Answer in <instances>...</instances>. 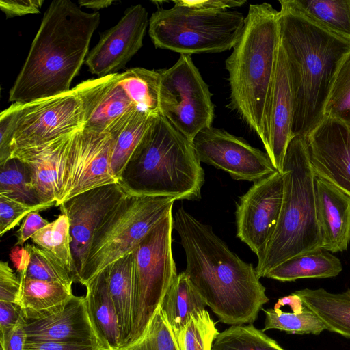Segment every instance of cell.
<instances>
[{"label":"cell","mask_w":350,"mask_h":350,"mask_svg":"<svg viewBox=\"0 0 350 350\" xmlns=\"http://www.w3.org/2000/svg\"><path fill=\"white\" fill-rule=\"evenodd\" d=\"M174 228L185 253V272L219 321L230 325L254 322L269 298L252 264L183 207L175 213Z\"/></svg>","instance_id":"6da1fadb"},{"label":"cell","mask_w":350,"mask_h":350,"mask_svg":"<svg viewBox=\"0 0 350 350\" xmlns=\"http://www.w3.org/2000/svg\"><path fill=\"white\" fill-rule=\"evenodd\" d=\"M99 23L98 12H84L70 0L53 1L10 91L9 101L28 103L71 90Z\"/></svg>","instance_id":"7a4b0ae2"},{"label":"cell","mask_w":350,"mask_h":350,"mask_svg":"<svg viewBox=\"0 0 350 350\" xmlns=\"http://www.w3.org/2000/svg\"><path fill=\"white\" fill-rule=\"evenodd\" d=\"M280 43L285 52L294 102L292 135L306 137L325 118L337 71L350 53V40L335 35L287 7L282 0Z\"/></svg>","instance_id":"3957f363"},{"label":"cell","mask_w":350,"mask_h":350,"mask_svg":"<svg viewBox=\"0 0 350 350\" xmlns=\"http://www.w3.org/2000/svg\"><path fill=\"white\" fill-rule=\"evenodd\" d=\"M280 13L268 3L250 4L241 34L226 60L228 107L267 146V116L280 42Z\"/></svg>","instance_id":"277c9868"},{"label":"cell","mask_w":350,"mask_h":350,"mask_svg":"<svg viewBox=\"0 0 350 350\" xmlns=\"http://www.w3.org/2000/svg\"><path fill=\"white\" fill-rule=\"evenodd\" d=\"M193 142L161 114L130 157L120 178L129 192L199 200L204 172Z\"/></svg>","instance_id":"5b68a950"},{"label":"cell","mask_w":350,"mask_h":350,"mask_svg":"<svg viewBox=\"0 0 350 350\" xmlns=\"http://www.w3.org/2000/svg\"><path fill=\"white\" fill-rule=\"evenodd\" d=\"M284 193L279 220L267 248L258 259L257 276L297 255L322 248L317 219L314 173L304 137L293 136L283 163Z\"/></svg>","instance_id":"8992f818"},{"label":"cell","mask_w":350,"mask_h":350,"mask_svg":"<svg viewBox=\"0 0 350 350\" xmlns=\"http://www.w3.org/2000/svg\"><path fill=\"white\" fill-rule=\"evenodd\" d=\"M245 19V16L236 10L174 5L152 14L148 33L156 48L180 55L217 53L234 47L243 31Z\"/></svg>","instance_id":"52a82bcc"},{"label":"cell","mask_w":350,"mask_h":350,"mask_svg":"<svg viewBox=\"0 0 350 350\" xmlns=\"http://www.w3.org/2000/svg\"><path fill=\"white\" fill-rule=\"evenodd\" d=\"M174 198L129 192L95 232L80 284L84 286L109 265L132 252L170 211Z\"/></svg>","instance_id":"ba28073f"},{"label":"cell","mask_w":350,"mask_h":350,"mask_svg":"<svg viewBox=\"0 0 350 350\" xmlns=\"http://www.w3.org/2000/svg\"><path fill=\"white\" fill-rule=\"evenodd\" d=\"M173 228L172 211L150 230L132 252L134 261L133 317L131 332L126 345L143 334L178 275L172 254Z\"/></svg>","instance_id":"9c48e42d"},{"label":"cell","mask_w":350,"mask_h":350,"mask_svg":"<svg viewBox=\"0 0 350 350\" xmlns=\"http://www.w3.org/2000/svg\"><path fill=\"white\" fill-rule=\"evenodd\" d=\"M159 72L161 114L193 142L212 126L214 105L208 86L189 55H180L172 66Z\"/></svg>","instance_id":"30bf717a"},{"label":"cell","mask_w":350,"mask_h":350,"mask_svg":"<svg viewBox=\"0 0 350 350\" xmlns=\"http://www.w3.org/2000/svg\"><path fill=\"white\" fill-rule=\"evenodd\" d=\"M82 128V107L72 88L56 96L19 103L10 144L11 155L45 146Z\"/></svg>","instance_id":"8fae6325"},{"label":"cell","mask_w":350,"mask_h":350,"mask_svg":"<svg viewBox=\"0 0 350 350\" xmlns=\"http://www.w3.org/2000/svg\"><path fill=\"white\" fill-rule=\"evenodd\" d=\"M122 118L106 131L82 128L71 136L64 188L57 206L88 190L120 182L111 170V159Z\"/></svg>","instance_id":"7c38bea8"},{"label":"cell","mask_w":350,"mask_h":350,"mask_svg":"<svg viewBox=\"0 0 350 350\" xmlns=\"http://www.w3.org/2000/svg\"><path fill=\"white\" fill-rule=\"evenodd\" d=\"M284 172L254 183L236 206L237 237L259 259L275 230L282 204Z\"/></svg>","instance_id":"4fadbf2b"},{"label":"cell","mask_w":350,"mask_h":350,"mask_svg":"<svg viewBox=\"0 0 350 350\" xmlns=\"http://www.w3.org/2000/svg\"><path fill=\"white\" fill-rule=\"evenodd\" d=\"M127 193L118 182L88 190L59 205L70 223L75 282H81L95 232Z\"/></svg>","instance_id":"5bb4252c"},{"label":"cell","mask_w":350,"mask_h":350,"mask_svg":"<svg viewBox=\"0 0 350 350\" xmlns=\"http://www.w3.org/2000/svg\"><path fill=\"white\" fill-rule=\"evenodd\" d=\"M193 145L200 162L224 170L235 180L255 183L277 171L267 152L223 129H204Z\"/></svg>","instance_id":"9a60e30c"},{"label":"cell","mask_w":350,"mask_h":350,"mask_svg":"<svg viewBox=\"0 0 350 350\" xmlns=\"http://www.w3.org/2000/svg\"><path fill=\"white\" fill-rule=\"evenodd\" d=\"M149 25L148 12L140 4L128 8L118 23L105 31L88 53L89 71L100 77L117 73L143 45Z\"/></svg>","instance_id":"2e32d148"},{"label":"cell","mask_w":350,"mask_h":350,"mask_svg":"<svg viewBox=\"0 0 350 350\" xmlns=\"http://www.w3.org/2000/svg\"><path fill=\"white\" fill-rule=\"evenodd\" d=\"M304 138L314 175L350 196V127L325 117Z\"/></svg>","instance_id":"e0dca14e"},{"label":"cell","mask_w":350,"mask_h":350,"mask_svg":"<svg viewBox=\"0 0 350 350\" xmlns=\"http://www.w3.org/2000/svg\"><path fill=\"white\" fill-rule=\"evenodd\" d=\"M24 327L27 340L88 345L107 350L91 319L85 296L73 295L56 312L25 321Z\"/></svg>","instance_id":"ac0fdd59"},{"label":"cell","mask_w":350,"mask_h":350,"mask_svg":"<svg viewBox=\"0 0 350 350\" xmlns=\"http://www.w3.org/2000/svg\"><path fill=\"white\" fill-rule=\"evenodd\" d=\"M294 102L287 58L280 42L267 116V146L273 165L282 172L288 145L293 137Z\"/></svg>","instance_id":"d6986e66"},{"label":"cell","mask_w":350,"mask_h":350,"mask_svg":"<svg viewBox=\"0 0 350 350\" xmlns=\"http://www.w3.org/2000/svg\"><path fill=\"white\" fill-rule=\"evenodd\" d=\"M72 135L11 155V158L18 159L25 165L29 187L40 204L55 203L58 206L64 191L68 152Z\"/></svg>","instance_id":"ffe728a7"},{"label":"cell","mask_w":350,"mask_h":350,"mask_svg":"<svg viewBox=\"0 0 350 350\" xmlns=\"http://www.w3.org/2000/svg\"><path fill=\"white\" fill-rule=\"evenodd\" d=\"M114 73L81 81L72 89L81 102L83 129L104 131L126 113L137 109Z\"/></svg>","instance_id":"44dd1931"},{"label":"cell","mask_w":350,"mask_h":350,"mask_svg":"<svg viewBox=\"0 0 350 350\" xmlns=\"http://www.w3.org/2000/svg\"><path fill=\"white\" fill-rule=\"evenodd\" d=\"M314 191L322 248L332 253L347 250L350 242V196L317 176Z\"/></svg>","instance_id":"7402d4cb"},{"label":"cell","mask_w":350,"mask_h":350,"mask_svg":"<svg viewBox=\"0 0 350 350\" xmlns=\"http://www.w3.org/2000/svg\"><path fill=\"white\" fill-rule=\"evenodd\" d=\"M85 299L96 331L107 350L121 347L116 310L108 290L106 273L100 272L86 285Z\"/></svg>","instance_id":"603a6c76"},{"label":"cell","mask_w":350,"mask_h":350,"mask_svg":"<svg viewBox=\"0 0 350 350\" xmlns=\"http://www.w3.org/2000/svg\"><path fill=\"white\" fill-rule=\"evenodd\" d=\"M104 271L109 295L118 316L122 347L127 343L132 327L134 293L133 253L119 258Z\"/></svg>","instance_id":"cb8c5ba5"},{"label":"cell","mask_w":350,"mask_h":350,"mask_svg":"<svg viewBox=\"0 0 350 350\" xmlns=\"http://www.w3.org/2000/svg\"><path fill=\"white\" fill-rule=\"evenodd\" d=\"M294 293L318 316L327 330L350 338L349 288L340 293H332L323 288H304Z\"/></svg>","instance_id":"d4e9b609"},{"label":"cell","mask_w":350,"mask_h":350,"mask_svg":"<svg viewBox=\"0 0 350 350\" xmlns=\"http://www.w3.org/2000/svg\"><path fill=\"white\" fill-rule=\"evenodd\" d=\"M342 267L338 258L323 248L291 257L272 269L266 278L280 282L302 278H327L338 275Z\"/></svg>","instance_id":"484cf974"},{"label":"cell","mask_w":350,"mask_h":350,"mask_svg":"<svg viewBox=\"0 0 350 350\" xmlns=\"http://www.w3.org/2000/svg\"><path fill=\"white\" fill-rule=\"evenodd\" d=\"M19 278L21 286L17 304L25 321L56 312L74 295L72 290L58 283L27 277Z\"/></svg>","instance_id":"4316f807"},{"label":"cell","mask_w":350,"mask_h":350,"mask_svg":"<svg viewBox=\"0 0 350 350\" xmlns=\"http://www.w3.org/2000/svg\"><path fill=\"white\" fill-rule=\"evenodd\" d=\"M160 306L177 337L193 314L206 310V304L183 271L177 275Z\"/></svg>","instance_id":"83f0119b"},{"label":"cell","mask_w":350,"mask_h":350,"mask_svg":"<svg viewBox=\"0 0 350 350\" xmlns=\"http://www.w3.org/2000/svg\"><path fill=\"white\" fill-rule=\"evenodd\" d=\"M316 25L350 40V0H282Z\"/></svg>","instance_id":"f1b7e54d"},{"label":"cell","mask_w":350,"mask_h":350,"mask_svg":"<svg viewBox=\"0 0 350 350\" xmlns=\"http://www.w3.org/2000/svg\"><path fill=\"white\" fill-rule=\"evenodd\" d=\"M157 117L135 109L120 120L111 159V170L119 181L130 157Z\"/></svg>","instance_id":"f546056e"},{"label":"cell","mask_w":350,"mask_h":350,"mask_svg":"<svg viewBox=\"0 0 350 350\" xmlns=\"http://www.w3.org/2000/svg\"><path fill=\"white\" fill-rule=\"evenodd\" d=\"M118 83L137 110L154 116L161 115L159 70L131 68L118 74Z\"/></svg>","instance_id":"4dcf8cb0"},{"label":"cell","mask_w":350,"mask_h":350,"mask_svg":"<svg viewBox=\"0 0 350 350\" xmlns=\"http://www.w3.org/2000/svg\"><path fill=\"white\" fill-rule=\"evenodd\" d=\"M212 350H284L252 323L234 325L219 332Z\"/></svg>","instance_id":"1f68e13d"},{"label":"cell","mask_w":350,"mask_h":350,"mask_svg":"<svg viewBox=\"0 0 350 350\" xmlns=\"http://www.w3.org/2000/svg\"><path fill=\"white\" fill-rule=\"evenodd\" d=\"M31 240L38 247L55 256L73 275L70 223L66 215L62 213L49 222L37 232Z\"/></svg>","instance_id":"d6a6232c"},{"label":"cell","mask_w":350,"mask_h":350,"mask_svg":"<svg viewBox=\"0 0 350 350\" xmlns=\"http://www.w3.org/2000/svg\"><path fill=\"white\" fill-rule=\"evenodd\" d=\"M262 310L265 315L264 332L279 329L292 334L319 335L326 329L318 316L305 306L301 310L293 312L276 308Z\"/></svg>","instance_id":"836d02e7"},{"label":"cell","mask_w":350,"mask_h":350,"mask_svg":"<svg viewBox=\"0 0 350 350\" xmlns=\"http://www.w3.org/2000/svg\"><path fill=\"white\" fill-rule=\"evenodd\" d=\"M116 350H180L175 334L159 306L143 334Z\"/></svg>","instance_id":"e575fe53"},{"label":"cell","mask_w":350,"mask_h":350,"mask_svg":"<svg viewBox=\"0 0 350 350\" xmlns=\"http://www.w3.org/2000/svg\"><path fill=\"white\" fill-rule=\"evenodd\" d=\"M25 247L29 254L25 277L58 283L72 290L74 277L62 263L52 254L35 245L27 244Z\"/></svg>","instance_id":"d590c367"},{"label":"cell","mask_w":350,"mask_h":350,"mask_svg":"<svg viewBox=\"0 0 350 350\" xmlns=\"http://www.w3.org/2000/svg\"><path fill=\"white\" fill-rule=\"evenodd\" d=\"M325 118L350 127V53L342 62L331 87L324 109Z\"/></svg>","instance_id":"8d00e7d4"},{"label":"cell","mask_w":350,"mask_h":350,"mask_svg":"<svg viewBox=\"0 0 350 350\" xmlns=\"http://www.w3.org/2000/svg\"><path fill=\"white\" fill-rule=\"evenodd\" d=\"M206 310L193 314L176 337L180 350H212L219 334Z\"/></svg>","instance_id":"74e56055"},{"label":"cell","mask_w":350,"mask_h":350,"mask_svg":"<svg viewBox=\"0 0 350 350\" xmlns=\"http://www.w3.org/2000/svg\"><path fill=\"white\" fill-rule=\"evenodd\" d=\"M0 169V195L29 204H40L29 187L28 174L21 160L11 158Z\"/></svg>","instance_id":"f35d334b"},{"label":"cell","mask_w":350,"mask_h":350,"mask_svg":"<svg viewBox=\"0 0 350 350\" xmlns=\"http://www.w3.org/2000/svg\"><path fill=\"white\" fill-rule=\"evenodd\" d=\"M53 206H56L55 203L29 204L0 195V235L3 236L14 228L30 213L38 212Z\"/></svg>","instance_id":"ab89813d"},{"label":"cell","mask_w":350,"mask_h":350,"mask_svg":"<svg viewBox=\"0 0 350 350\" xmlns=\"http://www.w3.org/2000/svg\"><path fill=\"white\" fill-rule=\"evenodd\" d=\"M18 109L19 103H14L0 114V166L11 159L10 144Z\"/></svg>","instance_id":"60d3db41"},{"label":"cell","mask_w":350,"mask_h":350,"mask_svg":"<svg viewBox=\"0 0 350 350\" xmlns=\"http://www.w3.org/2000/svg\"><path fill=\"white\" fill-rule=\"evenodd\" d=\"M21 280L8 262H0V301L17 304L21 292Z\"/></svg>","instance_id":"b9f144b4"},{"label":"cell","mask_w":350,"mask_h":350,"mask_svg":"<svg viewBox=\"0 0 350 350\" xmlns=\"http://www.w3.org/2000/svg\"><path fill=\"white\" fill-rule=\"evenodd\" d=\"M43 0H1V10L7 18L39 13Z\"/></svg>","instance_id":"7bdbcfd3"},{"label":"cell","mask_w":350,"mask_h":350,"mask_svg":"<svg viewBox=\"0 0 350 350\" xmlns=\"http://www.w3.org/2000/svg\"><path fill=\"white\" fill-rule=\"evenodd\" d=\"M49 222L44 219L38 211L28 214L17 232V241L15 245L22 246L23 243Z\"/></svg>","instance_id":"ee69618b"},{"label":"cell","mask_w":350,"mask_h":350,"mask_svg":"<svg viewBox=\"0 0 350 350\" xmlns=\"http://www.w3.org/2000/svg\"><path fill=\"white\" fill-rule=\"evenodd\" d=\"M174 5L190 7L202 10H228L241 7L246 1L236 0H174Z\"/></svg>","instance_id":"f6af8a7d"},{"label":"cell","mask_w":350,"mask_h":350,"mask_svg":"<svg viewBox=\"0 0 350 350\" xmlns=\"http://www.w3.org/2000/svg\"><path fill=\"white\" fill-rule=\"evenodd\" d=\"M23 319L22 310L17 304L0 301L1 334L14 328Z\"/></svg>","instance_id":"bcb514c9"},{"label":"cell","mask_w":350,"mask_h":350,"mask_svg":"<svg viewBox=\"0 0 350 350\" xmlns=\"http://www.w3.org/2000/svg\"><path fill=\"white\" fill-rule=\"evenodd\" d=\"M24 325L23 319L14 328L1 334V350H25L27 336Z\"/></svg>","instance_id":"7dc6e473"},{"label":"cell","mask_w":350,"mask_h":350,"mask_svg":"<svg viewBox=\"0 0 350 350\" xmlns=\"http://www.w3.org/2000/svg\"><path fill=\"white\" fill-rule=\"evenodd\" d=\"M25 350H101L99 347L81 344L53 341H26Z\"/></svg>","instance_id":"c3c4849f"},{"label":"cell","mask_w":350,"mask_h":350,"mask_svg":"<svg viewBox=\"0 0 350 350\" xmlns=\"http://www.w3.org/2000/svg\"><path fill=\"white\" fill-rule=\"evenodd\" d=\"M10 256L19 278H25L29 262V254L27 250L25 247L15 245V247L12 249Z\"/></svg>","instance_id":"681fc988"},{"label":"cell","mask_w":350,"mask_h":350,"mask_svg":"<svg viewBox=\"0 0 350 350\" xmlns=\"http://www.w3.org/2000/svg\"><path fill=\"white\" fill-rule=\"evenodd\" d=\"M113 2L112 0H81L78 3L81 7L100 10L110 6Z\"/></svg>","instance_id":"f907efd6"}]
</instances>
